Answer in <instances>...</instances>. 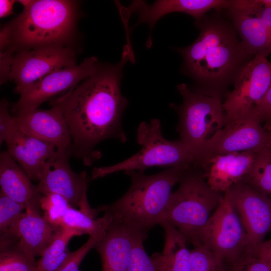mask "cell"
I'll return each mask as SVG.
<instances>
[{"label": "cell", "mask_w": 271, "mask_h": 271, "mask_svg": "<svg viewBox=\"0 0 271 271\" xmlns=\"http://www.w3.org/2000/svg\"><path fill=\"white\" fill-rule=\"evenodd\" d=\"M134 62L133 51L125 46L120 61L115 65H101L92 75L73 90L55 100L68 125L72 142V155L90 166L101 156L95 149L102 141L115 138L125 143L127 137L122 117L128 105L121 91L125 65Z\"/></svg>", "instance_id": "6da1fadb"}, {"label": "cell", "mask_w": 271, "mask_h": 271, "mask_svg": "<svg viewBox=\"0 0 271 271\" xmlns=\"http://www.w3.org/2000/svg\"><path fill=\"white\" fill-rule=\"evenodd\" d=\"M230 21L218 15H205L195 22L197 39L175 49L183 58L182 71L195 84L192 90L220 95L251 59Z\"/></svg>", "instance_id": "7a4b0ae2"}, {"label": "cell", "mask_w": 271, "mask_h": 271, "mask_svg": "<svg viewBox=\"0 0 271 271\" xmlns=\"http://www.w3.org/2000/svg\"><path fill=\"white\" fill-rule=\"evenodd\" d=\"M190 167H172L153 175L125 172L131 180L127 191L113 203L96 209L109 214L113 221L134 233L147 236L150 229L162 222L172 189Z\"/></svg>", "instance_id": "3957f363"}, {"label": "cell", "mask_w": 271, "mask_h": 271, "mask_svg": "<svg viewBox=\"0 0 271 271\" xmlns=\"http://www.w3.org/2000/svg\"><path fill=\"white\" fill-rule=\"evenodd\" d=\"M74 1H33L1 32V54L36 48L63 45L74 30Z\"/></svg>", "instance_id": "277c9868"}, {"label": "cell", "mask_w": 271, "mask_h": 271, "mask_svg": "<svg viewBox=\"0 0 271 271\" xmlns=\"http://www.w3.org/2000/svg\"><path fill=\"white\" fill-rule=\"evenodd\" d=\"M178 183V188L170 196L162 222L174 226L188 243L195 246L224 195L213 190L203 171L193 166L184 172Z\"/></svg>", "instance_id": "5b68a950"}, {"label": "cell", "mask_w": 271, "mask_h": 271, "mask_svg": "<svg viewBox=\"0 0 271 271\" xmlns=\"http://www.w3.org/2000/svg\"><path fill=\"white\" fill-rule=\"evenodd\" d=\"M176 88L182 102L179 105L170 103V106L178 114L176 130L180 140L192 154L194 165L207 142L226 126V114L220 94L195 91L184 83Z\"/></svg>", "instance_id": "8992f818"}, {"label": "cell", "mask_w": 271, "mask_h": 271, "mask_svg": "<svg viewBox=\"0 0 271 271\" xmlns=\"http://www.w3.org/2000/svg\"><path fill=\"white\" fill-rule=\"evenodd\" d=\"M137 141L141 146L138 153L114 165L94 167L92 170L91 179L120 171L144 172L152 167H191L194 164L192 154L180 139L169 140L164 137L158 119L154 118L139 124Z\"/></svg>", "instance_id": "52a82bcc"}, {"label": "cell", "mask_w": 271, "mask_h": 271, "mask_svg": "<svg viewBox=\"0 0 271 271\" xmlns=\"http://www.w3.org/2000/svg\"><path fill=\"white\" fill-rule=\"evenodd\" d=\"M233 90L222 103L226 116L225 127L244 122L250 117L255 104L271 85V61L256 55L241 69L233 83Z\"/></svg>", "instance_id": "ba28073f"}, {"label": "cell", "mask_w": 271, "mask_h": 271, "mask_svg": "<svg viewBox=\"0 0 271 271\" xmlns=\"http://www.w3.org/2000/svg\"><path fill=\"white\" fill-rule=\"evenodd\" d=\"M199 244L223 262L230 263L250 245L239 215L226 193L199 234L196 245Z\"/></svg>", "instance_id": "9c48e42d"}, {"label": "cell", "mask_w": 271, "mask_h": 271, "mask_svg": "<svg viewBox=\"0 0 271 271\" xmlns=\"http://www.w3.org/2000/svg\"><path fill=\"white\" fill-rule=\"evenodd\" d=\"M9 64L8 79L15 83L14 91L21 94L49 74L76 65V56L69 47L47 46L18 51Z\"/></svg>", "instance_id": "30bf717a"}, {"label": "cell", "mask_w": 271, "mask_h": 271, "mask_svg": "<svg viewBox=\"0 0 271 271\" xmlns=\"http://www.w3.org/2000/svg\"><path fill=\"white\" fill-rule=\"evenodd\" d=\"M100 63L97 58H85L80 64L64 68L43 77L20 94L10 111L35 110L43 103L66 95L97 71Z\"/></svg>", "instance_id": "8fae6325"}, {"label": "cell", "mask_w": 271, "mask_h": 271, "mask_svg": "<svg viewBox=\"0 0 271 271\" xmlns=\"http://www.w3.org/2000/svg\"><path fill=\"white\" fill-rule=\"evenodd\" d=\"M225 193L239 215L250 245L261 243L271 232V199L243 180Z\"/></svg>", "instance_id": "7c38bea8"}, {"label": "cell", "mask_w": 271, "mask_h": 271, "mask_svg": "<svg viewBox=\"0 0 271 271\" xmlns=\"http://www.w3.org/2000/svg\"><path fill=\"white\" fill-rule=\"evenodd\" d=\"M69 152L57 150L45 164L42 177L37 185L42 195L58 194L65 198L73 208L81 210L89 206L87 199L86 173L80 174L71 169L69 159Z\"/></svg>", "instance_id": "4fadbf2b"}, {"label": "cell", "mask_w": 271, "mask_h": 271, "mask_svg": "<svg viewBox=\"0 0 271 271\" xmlns=\"http://www.w3.org/2000/svg\"><path fill=\"white\" fill-rule=\"evenodd\" d=\"M271 146V134L256 119L249 117L241 124L225 127L207 143L194 167L200 168L214 156L235 152H258Z\"/></svg>", "instance_id": "5bb4252c"}, {"label": "cell", "mask_w": 271, "mask_h": 271, "mask_svg": "<svg viewBox=\"0 0 271 271\" xmlns=\"http://www.w3.org/2000/svg\"><path fill=\"white\" fill-rule=\"evenodd\" d=\"M20 129L25 134L54 145L57 150L72 155L71 133L61 109L56 106L12 113Z\"/></svg>", "instance_id": "9a60e30c"}, {"label": "cell", "mask_w": 271, "mask_h": 271, "mask_svg": "<svg viewBox=\"0 0 271 271\" xmlns=\"http://www.w3.org/2000/svg\"><path fill=\"white\" fill-rule=\"evenodd\" d=\"M5 142L12 158L34 181L40 180L46 163L57 151L53 144L23 132L17 123Z\"/></svg>", "instance_id": "2e32d148"}, {"label": "cell", "mask_w": 271, "mask_h": 271, "mask_svg": "<svg viewBox=\"0 0 271 271\" xmlns=\"http://www.w3.org/2000/svg\"><path fill=\"white\" fill-rule=\"evenodd\" d=\"M257 152L248 151L217 155L209 159L200 169L213 190L225 193L249 172Z\"/></svg>", "instance_id": "e0dca14e"}, {"label": "cell", "mask_w": 271, "mask_h": 271, "mask_svg": "<svg viewBox=\"0 0 271 271\" xmlns=\"http://www.w3.org/2000/svg\"><path fill=\"white\" fill-rule=\"evenodd\" d=\"M31 181L8 151L1 152V191L13 200L24 204L25 210L41 212L40 202L43 195Z\"/></svg>", "instance_id": "ac0fdd59"}, {"label": "cell", "mask_w": 271, "mask_h": 271, "mask_svg": "<svg viewBox=\"0 0 271 271\" xmlns=\"http://www.w3.org/2000/svg\"><path fill=\"white\" fill-rule=\"evenodd\" d=\"M59 227L48 222L41 215V212L27 209L6 234L17 238L20 249L35 258L41 256Z\"/></svg>", "instance_id": "d6986e66"}, {"label": "cell", "mask_w": 271, "mask_h": 271, "mask_svg": "<svg viewBox=\"0 0 271 271\" xmlns=\"http://www.w3.org/2000/svg\"><path fill=\"white\" fill-rule=\"evenodd\" d=\"M135 234L119 223L112 221L95 247L101 257L102 271H128Z\"/></svg>", "instance_id": "ffe728a7"}, {"label": "cell", "mask_w": 271, "mask_h": 271, "mask_svg": "<svg viewBox=\"0 0 271 271\" xmlns=\"http://www.w3.org/2000/svg\"><path fill=\"white\" fill-rule=\"evenodd\" d=\"M120 11L135 13L138 16V21L130 29L127 38H130L133 29L142 23L147 24L150 30L148 37L147 47L151 45V32L157 22L164 16L173 12H183L192 17H196L200 11V4L197 0H158L151 5L143 1H133L127 7H122L117 2Z\"/></svg>", "instance_id": "44dd1931"}, {"label": "cell", "mask_w": 271, "mask_h": 271, "mask_svg": "<svg viewBox=\"0 0 271 271\" xmlns=\"http://www.w3.org/2000/svg\"><path fill=\"white\" fill-rule=\"evenodd\" d=\"M160 225L164 231V244L161 253L151 257L156 271H191L190 250L184 235L167 222Z\"/></svg>", "instance_id": "7402d4cb"}, {"label": "cell", "mask_w": 271, "mask_h": 271, "mask_svg": "<svg viewBox=\"0 0 271 271\" xmlns=\"http://www.w3.org/2000/svg\"><path fill=\"white\" fill-rule=\"evenodd\" d=\"M76 236L80 235L74 230L59 227L52 240L41 255L37 262L36 271H55L70 253L67 249L69 241Z\"/></svg>", "instance_id": "603a6c76"}, {"label": "cell", "mask_w": 271, "mask_h": 271, "mask_svg": "<svg viewBox=\"0 0 271 271\" xmlns=\"http://www.w3.org/2000/svg\"><path fill=\"white\" fill-rule=\"evenodd\" d=\"M112 221V217L108 213H104L102 217L95 219L81 210L71 207L65 213L61 227L74 230L80 235L97 236L105 234Z\"/></svg>", "instance_id": "cb8c5ba5"}, {"label": "cell", "mask_w": 271, "mask_h": 271, "mask_svg": "<svg viewBox=\"0 0 271 271\" xmlns=\"http://www.w3.org/2000/svg\"><path fill=\"white\" fill-rule=\"evenodd\" d=\"M18 241L12 235H1L0 271H36L35 258L21 250Z\"/></svg>", "instance_id": "d4e9b609"}, {"label": "cell", "mask_w": 271, "mask_h": 271, "mask_svg": "<svg viewBox=\"0 0 271 271\" xmlns=\"http://www.w3.org/2000/svg\"><path fill=\"white\" fill-rule=\"evenodd\" d=\"M242 180L271 199V146L257 152L253 166Z\"/></svg>", "instance_id": "484cf974"}, {"label": "cell", "mask_w": 271, "mask_h": 271, "mask_svg": "<svg viewBox=\"0 0 271 271\" xmlns=\"http://www.w3.org/2000/svg\"><path fill=\"white\" fill-rule=\"evenodd\" d=\"M71 207L65 198L56 194L43 195L40 202V207L43 212V216L57 227H61L63 218Z\"/></svg>", "instance_id": "4316f807"}, {"label": "cell", "mask_w": 271, "mask_h": 271, "mask_svg": "<svg viewBox=\"0 0 271 271\" xmlns=\"http://www.w3.org/2000/svg\"><path fill=\"white\" fill-rule=\"evenodd\" d=\"M224 263L203 244L190 250L191 271H225Z\"/></svg>", "instance_id": "83f0119b"}, {"label": "cell", "mask_w": 271, "mask_h": 271, "mask_svg": "<svg viewBox=\"0 0 271 271\" xmlns=\"http://www.w3.org/2000/svg\"><path fill=\"white\" fill-rule=\"evenodd\" d=\"M26 206L0 192V233L9 232L21 217Z\"/></svg>", "instance_id": "f1b7e54d"}, {"label": "cell", "mask_w": 271, "mask_h": 271, "mask_svg": "<svg viewBox=\"0 0 271 271\" xmlns=\"http://www.w3.org/2000/svg\"><path fill=\"white\" fill-rule=\"evenodd\" d=\"M147 237L142 234L134 235L128 271H156L151 257L146 253L143 242Z\"/></svg>", "instance_id": "f546056e"}, {"label": "cell", "mask_w": 271, "mask_h": 271, "mask_svg": "<svg viewBox=\"0 0 271 271\" xmlns=\"http://www.w3.org/2000/svg\"><path fill=\"white\" fill-rule=\"evenodd\" d=\"M231 263V271H271L270 266L259 255L256 246L251 245Z\"/></svg>", "instance_id": "4dcf8cb0"}, {"label": "cell", "mask_w": 271, "mask_h": 271, "mask_svg": "<svg viewBox=\"0 0 271 271\" xmlns=\"http://www.w3.org/2000/svg\"><path fill=\"white\" fill-rule=\"evenodd\" d=\"M104 235L90 236L79 249L74 252H70L64 261L55 271H79L80 264L86 254L92 248H95L97 242Z\"/></svg>", "instance_id": "1f68e13d"}, {"label": "cell", "mask_w": 271, "mask_h": 271, "mask_svg": "<svg viewBox=\"0 0 271 271\" xmlns=\"http://www.w3.org/2000/svg\"><path fill=\"white\" fill-rule=\"evenodd\" d=\"M249 117L257 120L264 129L271 134V85L262 98L254 106Z\"/></svg>", "instance_id": "d6a6232c"}, {"label": "cell", "mask_w": 271, "mask_h": 271, "mask_svg": "<svg viewBox=\"0 0 271 271\" xmlns=\"http://www.w3.org/2000/svg\"><path fill=\"white\" fill-rule=\"evenodd\" d=\"M10 104L2 100L0 105V143L5 141L8 134L16 124V121L9 109Z\"/></svg>", "instance_id": "836d02e7"}, {"label": "cell", "mask_w": 271, "mask_h": 271, "mask_svg": "<svg viewBox=\"0 0 271 271\" xmlns=\"http://www.w3.org/2000/svg\"><path fill=\"white\" fill-rule=\"evenodd\" d=\"M257 11L265 26L266 32L271 39V6L263 4L258 0Z\"/></svg>", "instance_id": "e575fe53"}, {"label": "cell", "mask_w": 271, "mask_h": 271, "mask_svg": "<svg viewBox=\"0 0 271 271\" xmlns=\"http://www.w3.org/2000/svg\"><path fill=\"white\" fill-rule=\"evenodd\" d=\"M259 255L268 263L271 267V239L263 241L256 246Z\"/></svg>", "instance_id": "d590c367"}, {"label": "cell", "mask_w": 271, "mask_h": 271, "mask_svg": "<svg viewBox=\"0 0 271 271\" xmlns=\"http://www.w3.org/2000/svg\"><path fill=\"white\" fill-rule=\"evenodd\" d=\"M16 1L13 0L0 1V17L3 18L13 14V7Z\"/></svg>", "instance_id": "8d00e7d4"}]
</instances>
